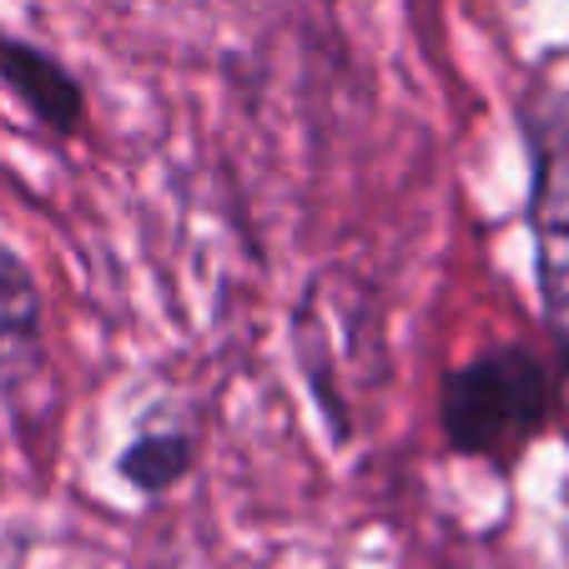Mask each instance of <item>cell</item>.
I'll return each instance as SVG.
<instances>
[{
  "mask_svg": "<svg viewBox=\"0 0 569 569\" xmlns=\"http://www.w3.org/2000/svg\"><path fill=\"white\" fill-rule=\"evenodd\" d=\"M555 413V383L529 348H489L439 388L443 439L473 459L519 453Z\"/></svg>",
  "mask_w": 569,
  "mask_h": 569,
  "instance_id": "obj_1",
  "label": "cell"
},
{
  "mask_svg": "<svg viewBox=\"0 0 569 569\" xmlns=\"http://www.w3.org/2000/svg\"><path fill=\"white\" fill-rule=\"evenodd\" d=\"M529 232H535L539 298H545L549 328L569 348V127H555L535 147Z\"/></svg>",
  "mask_w": 569,
  "mask_h": 569,
  "instance_id": "obj_2",
  "label": "cell"
},
{
  "mask_svg": "<svg viewBox=\"0 0 569 569\" xmlns=\"http://www.w3.org/2000/svg\"><path fill=\"white\" fill-rule=\"evenodd\" d=\"M0 81L56 137H76L87 121V97L76 87V76L56 56L36 51V46L16 41L6 31H0Z\"/></svg>",
  "mask_w": 569,
  "mask_h": 569,
  "instance_id": "obj_3",
  "label": "cell"
},
{
  "mask_svg": "<svg viewBox=\"0 0 569 569\" xmlns=\"http://www.w3.org/2000/svg\"><path fill=\"white\" fill-rule=\"evenodd\" d=\"M41 358V292L26 262L0 242V383L21 378Z\"/></svg>",
  "mask_w": 569,
  "mask_h": 569,
  "instance_id": "obj_4",
  "label": "cell"
},
{
  "mask_svg": "<svg viewBox=\"0 0 569 569\" xmlns=\"http://www.w3.org/2000/svg\"><path fill=\"white\" fill-rule=\"evenodd\" d=\"M187 469H192V443H187L182 433H141V439L121 453V473L137 483L141 495L172 489Z\"/></svg>",
  "mask_w": 569,
  "mask_h": 569,
  "instance_id": "obj_5",
  "label": "cell"
}]
</instances>
